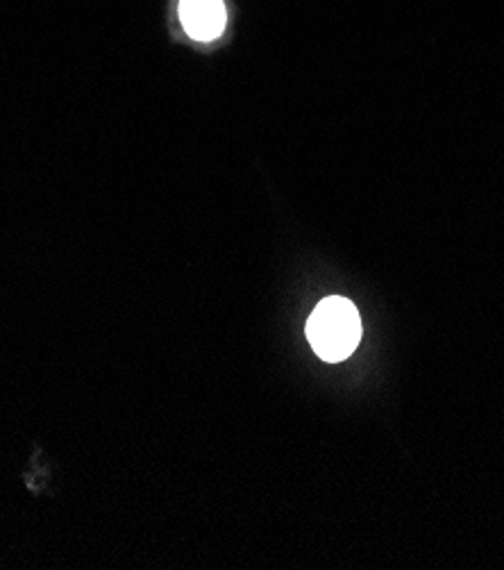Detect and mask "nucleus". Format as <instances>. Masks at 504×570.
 Here are the masks:
<instances>
[{
    "label": "nucleus",
    "instance_id": "f257e3e1",
    "mask_svg": "<svg viewBox=\"0 0 504 570\" xmlns=\"http://www.w3.org/2000/svg\"><path fill=\"white\" fill-rule=\"evenodd\" d=\"M307 338L320 360L332 364L348 360L362 341L357 307L342 296L320 301L307 321Z\"/></svg>",
    "mask_w": 504,
    "mask_h": 570
},
{
    "label": "nucleus",
    "instance_id": "f03ea898",
    "mask_svg": "<svg viewBox=\"0 0 504 570\" xmlns=\"http://www.w3.org/2000/svg\"><path fill=\"white\" fill-rule=\"evenodd\" d=\"M178 12L185 32L196 41L218 39L228 23L223 0H180Z\"/></svg>",
    "mask_w": 504,
    "mask_h": 570
}]
</instances>
